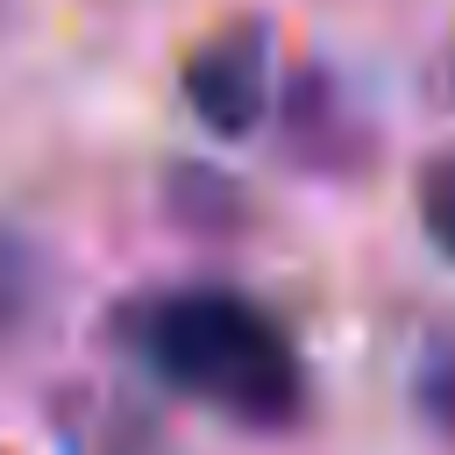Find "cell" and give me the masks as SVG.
Wrapping results in <instances>:
<instances>
[{
	"instance_id": "cell-1",
	"label": "cell",
	"mask_w": 455,
	"mask_h": 455,
	"mask_svg": "<svg viewBox=\"0 0 455 455\" xmlns=\"http://www.w3.org/2000/svg\"><path fill=\"white\" fill-rule=\"evenodd\" d=\"M114 348L164 391L220 412L228 427L277 434L306 419V363L284 334V320L228 284H156L128 291L114 313Z\"/></svg>"
},
{
	"instance_id": "cell-2",
	"label": "cell",
	"mask_w": 455,
	"mask_h": 455,
	"mask_svg": "<svg viewBox=\"0 0 455 455\" xmlns=\"http://www.w3.org/2000/svg\"><path fill=\"white\" fill-rule=\"evenodd\" d=\"M185 100L213 135H256L263 100H270V28L228 21V28L199 36L185 57Z\"/></svg>"
},
{
	"instance_id": "cell-3",
	"label": "cell",
	"mask_w": 455,
	"mask_h": 455,
	"mask_svg": "<svg viewBox=\"0 0 455 455\" xmlns=\"http://www.w3.org/2000/svg\"><path fill=\"white\" fill-rule=\"evenodd\" d=\"M412 405H419V419H427L434 434H448V441H455V327H448V334H434V341L419 348Z\"/></svg>"
},
{
	"instance_id": "cell-4",
	"label": "cell",
	"mask_w": 455,
	"mask_h": 455,
	"mask_svg": "<svg viewBox=\"0 0 455 455\" xmlns=\"http://www.w3.org/2000/svg\"><path fill=\"white\" fill-rule=\"evenodd\" d=\"M412 206H419L427 242L455 263V149H441V156L419 164V178H412Z\"/></svg>"
},
{
	"instance_id": "cell-5",
	"label": "cell",
	"mask_w": 455,
	"mask_h": 455,
	"mask_svg": "<svg viewBox=\"0 0 455 455\" xmlns=\"http://www.w3.org/2000/svg\"><path fill=\"white\" fill-rule=\"evenodd\" d=\"M36 306V256L14 228H0V334H14Z\"/></svg>"
}]
</instances>
